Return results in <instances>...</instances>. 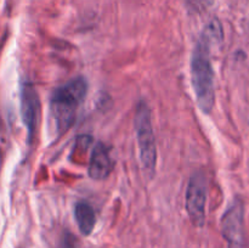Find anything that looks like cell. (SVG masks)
<instances>
[{"mask_svg":"<svg viewBox=\"0 0 249 248\" xmlns=\"http://www.w3.org/2000/svg\"><path fill=\"white\" fill-rule=\"evenodd\" d=\"M212 44L201 36L191 57V80L197 104L206 114L211 113L215 104L214 73L209 56Z\"/></svg>","mask_w":249,"mask_h":248,"instance_id":"1","label":"cell"},{"mask_svg":"<svg viewBox=\"0 0 249 248\" xmlns=\"http://www.w3.org/2000/svg\"><path fill=\"white\" fill-rule=\"evenodd\" d=\"M87 91V80L83 77L71 79L53 91L50 101V111L58 134L66 133L73 125Z\"/></svg>","mask_w":249,"mask_h":248,"instance_id":"2","label":"cell"},{"mask_svg":"<svg viewBox=\"0 0 249 248\" xmlns=\"http://www.w3.org/2000/svg\"><path fill=\"white\" fill-rule=\"evenodd\" d=\"M134 124L140 151L141 165L145 174L148 175V177H152L157 165V147L151 121V111L146 102L141 101L136 107Z\"/></svg>","mask_w":249,"mask_h":248,"instance_id":"3","label":"cell"},{"mask_svg":"<svg viewBox=\"0 0 249 248\" xmlns=\"http://www.w3.org/2000/svg\"><path fill=\"white\" fill-rule=\"evenodd\" d=\"M208 187L203 173H196L191 177L186 190V211L191 223L202 228L206 223V204Z\"/></svg>","mask_w":249,"mask_h":248,"instance_id":"4","label":"cell"},{"mask_svg":"<svg viewBox=\"0 0 249 248\" xmlns=\"http://www.w3.org/2000/svg\"><path fill=\"white\" fill-rule=\"evenodd\" d=\"M221 232L228 248H245V204L236 198L221 218Z\"/></svg>","mask_w":249,"mask_h":248,"instance_id":"5","label":"cell"},{"mask_svg":"<svg viewBox=\"0 0 249 248\" xmlns=\"http://www.w3.org/2000/svg\"><path fill=\"white\" fill-rule=\"evenodd\" d=\"M21 113L23 123L28 133V142L33 141L39 116H40V101L38 92L32 83H24L21 91Z\"/></svg>","mask_w":249,"mask_h":248,"instance_id":"6","label":"cell"},{"mask_svg":"<svg viewBox=\"0 0 249 248\" xmlns=\"http://www.w3.org/2000/svg\"><path fill=\"white\" fill-rule=\"evenodd\" d=\"M113 160H112L109 150L105 143L99 142L92 150L89 162V175L91 179L101 181L107 179L113 170Z\"/></svg>","mask_w":249,"mask_h":248,"instance_id":"7","label":"cell"},{"mask_svg":"<svg viewBox=\"0 0 249 248\" xmlns=\"http://www.w3.org/2000/svg\"><path fill=\"white\" fill-rule=\"evenodd\" d=\"M74 218L80 232L84 236H89L96 224L94 208L87 202H78L74 207Z\"/></svg>","mask_w":249,"mask_h":248,"instance_id":"8","label":"cell"}]
</instances>
